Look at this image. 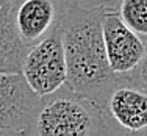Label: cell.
I'll return each mask as SVG.
<instances>
[{
  "label": "cell",
  "instance_id": "6da1fadb",
  "mask_svg": "<svg viewBox=\"0 0 147 136\" xmlns=\"http://www.w3.org/2000/svg\"><path fill=\"white\" fill-rule=\"evenodd\" d=\"M103 8L72 3L58 24L66 58V85L102 108L117 81L105 50Z\"/></svg>",
  "mask_w": 147,
  "mask_h": 136
},
{
  "label": "cell",
  "instance_id": "7a4b0ae2",
  "mask_svg": "<svg viewBox=\"0 0 147 136\" xmlns=\"http://www.w3.org/2000/svg\"><path fill=\"white\" fill-rule=\"evenodd\" d=\"M30 135L97 136L110 135L103 108L67 85L41 97Z\"/></svg>",
  "mask_w": 147,
  "mask_h": 136
},
{
  "label": "cell",
  "instance_id": "3957f363",
  "mask_svg": "<svg viewBox=\"0 0 147 136\" xmlns=\"http://www.w3.org/2000/svg\"><path fill=\"white\" fill-rule=\"evenodd\" d=\"M103 111L110 135H147V88L128 75H117Z\"/></svg>",
  "mask_w": 147,
  "mask_h": 136
},
{
  "label": "cell",
  "instance_id": "277c9868",
  "mask_svg": "<svg viewBox=\"0 0 147 136\" xmlns=\"http://www.w3.org/2000/svg\"><path fill=\"white\" fill-rule=\"evenodd\" d=\"M22 75L41 97L66 83V58L59 27L49 36L27 48L22 61Z\"/></svg>",
  "mask_w": 147,
  "mask_h": 136
},
{
  "label": "cell",
  "instance_id": "5b68a950",
  "mask_svg": "<svg viewBox=\"0 0 147 136\" xmlns=\"http://www.w3.org/2000/svg\"><path fill=\"white\" fill-rule=\"evenodd\" d=\"M41 96L22 72H0V130L3 135H30Z\"/></svg>",
  "mask_w": 147,
  "mask_h": 136
},
{
  "label": "cell",
  "instance_id": "8992f818",
  "mask_svg": "<svg viewBox=\"0 0 147 136\" xmlns=\"http://www.w3.org/2000/svg\"><path fill=\"white\" fill-rule=\"evenodd\" d=\"M102 33L110 67L116 75H127L144 57L146 42L128 28L116 8H103Z\"/></svg>",
  "mask_w": 147,
  "mask_h": 136
},
{
  "label": "cell",
  "instance_id": "52a82bcc",
  "mask_svg": "<svg viewBox=\"0 0 147 136\" xmlns=\"http://www.w3.org/2000/svg\"><path fill=\"white\" fill-rule=\"evenodd\" d=\"M27 47L19 36L11 0L0 8V72H20Z\"/></svg>",
  "mask_w": 147,
  "mask_h": 136
},
{
  "label": "cell",
  "instance_id": "ba28073f",
  "mask_svg": "<svg viewBox=\"0 0 147 136\" xmlns=\"http://www.w3.org/2000/svg\"><path fill=\"white\" fill-rule=\"evenodd\" d=\"M117 14L147 45V0H119Z\"/></svg>",
  "mask_w": 147,
  "mask_h": 136
},
{
  "label": "cell",
  "instance_id": "9c48e42d",
  "mask_svg": "<svg viewBox=\"0 0 147 136\" xmlns=\"http://www.w3.org/2000/svg\"><path fill=\"white\" fill-rule=\"evenodd\" d=\"M127 75L130 77L133 81H136V83H139V85H142L147 88V48H146L144 57H142L141 61L138 63V66Z\"/></svg>",
  "mask_w": 147,
  "mask_h": 136
},
{
  "label": "cell",
  "instance_id": "30bf717a",
  "mask_svg": "<svg viewBox=\"0 0 147 136\" xmlns=\"http://www.w3.org/2000/svg\"><path fill=\"white\" fill-rule=\"evenodd\" d=\"M71 3L80 6H107V8H116L119 0H69Z\"/></svg>",
  "mask_w": 147,
  "mask_h": 136
},
{
  "label": "cell",
  "instance_id": "8fae6325",
  "mask_svg": "<svg viewBox=\"0 0 147 136\" xmlns=\"http://www.w3.org/2000/svg\"><path fill=\"white\" fill-rule=\"evenodd\" d=\"M6 2H9V0H0V8H2V6H3V5H5V3H6Z\"/></svg>",
  "mask_w": 147,
  "mask_h": 136
},
{
  "label": "cell",
  "instance_id": "7c38bea8",
  "mask_svg": "<svg viewBox=\"0 0 147 136\" xmlns=\"http://www.w3.org/2000/svg\"><path fill=\"white\" fill-rule=\"evenodd\" d=\"M0 135H3V133H2V130H0Z\"/></svg>",
  "mask_w": 147,
  "mask_h": 136
}]
</instances>
